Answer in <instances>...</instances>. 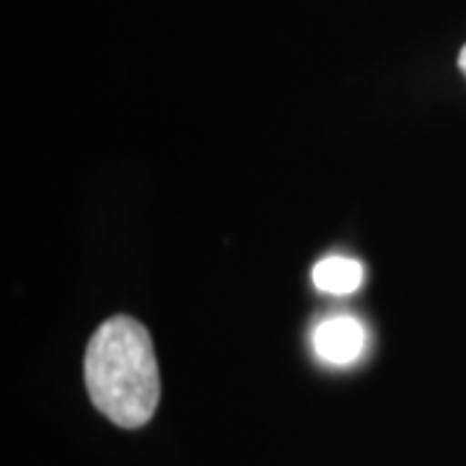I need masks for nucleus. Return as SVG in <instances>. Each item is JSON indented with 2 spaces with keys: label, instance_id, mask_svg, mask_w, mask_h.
Instances as JSON below:
<instances>
[{
  "label": "nucleus",
  "instance_id": "1",
  "mask_svg": "<svg viewBox=\"0 0 466 466\" xmlns=\"http://www.w3.org/2000/svg\"><path fill=\"white\" fill-rule=\"evenodd\" d=\"M88 400L119 428H143L161 400L158 360L148 329L133 317L106 319L84 360Z\"/></svg>",
  "mask_w": 466,
  "mask_h": 466
},
{
  "label": "nucleus",
  "instance_id": "2",
  "mask_svg": "<svg viewBox=\"0 0 466 466\" xmlns=\"http://www.w3.org/2000/svg\"><path fill=\"white\" fill-rule=\"evenodd\" d=\"M314 348L329 366H352L366 350V329L355 317L324 319L314 332Z\"/></svg>",
  "mask_w": 466,
  "mask_h": 466
},
{
  "label": "nucleus",
  "instance_id": "3",
  "mask_svg": "<svg viewBox=\"0 0 466 466\" xmlns=\"http://www.w3.org/2000/svg\"><path fill=\"white\" fill-rule=\"evenodd\" d=\"M363 278H366L363 265L350 257H327L314 267V285L319 290L334 293V296H348L352 290H358Z\"/></svg>",
  "mask_w": 466,
  "mask_h": 466
},
{
  "label": "nucleus",
  "instance_id": "4",
  "mask_svg": "<svg viewBox=\"0 0 466 466\" xmlns=\"http://www.w3.org/2000/svg\"><path fill=\"white\" fill-rule=\"evenodd\" d=\"M459 67H461V73L466 76V45L464 50H461V55H459Z\"/></svg>",
  "mask_w": 466,
  "mask_h": 466
}]
</instances>
